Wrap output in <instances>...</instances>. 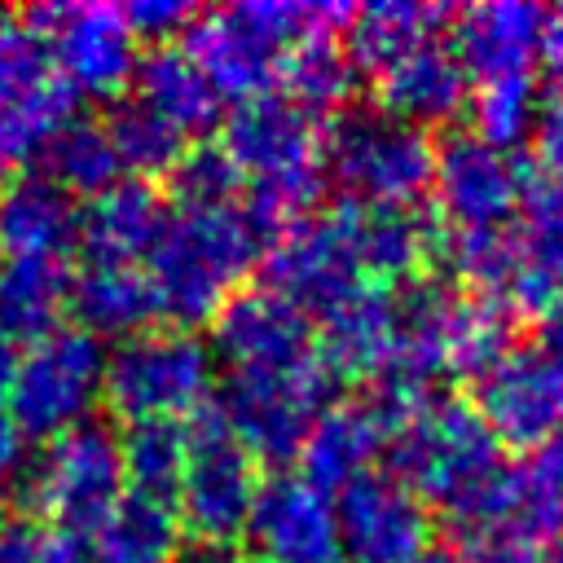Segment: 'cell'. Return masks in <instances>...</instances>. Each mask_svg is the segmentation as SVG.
<instances>
[{"label": "cell", "instance_id": "cell-1", "mask_svg": "<svg viewBox=\"0 0 563 563\" xmlns=\"http://www.w3.org/2000/svg\"><path fill=\"white\" fill-rule=\"evenodd\" d=\"M268 242V224L238 202L172 211L163 238L145 260L158 312L180 325L211 321L224 308V299L242 290V277L255 268Z\"/></svg>", "mask_w": 563, "mask_h": 563}, {"label": "cell", "instance_id": "cell-2", "mask_svg": "<svg viewBox=\"0 0 563 563\" xmlns=\"http://www.w3.org/2000/svg\"><path fill=\"white\" fill-rule=\"evenodd\" d=\"M220 150L251 185V211L277 238L321 189V128L286 92H260L238 101L224 119Z\"/></svg>", "mask_w": 563, "mask_h": 563}, {"label": "cell", "instance_id": "cell-3", "mask_svg": "<svg viewBox=\"0 0 563 563\" xmlns=\"http://www.w3.org/2000/svg\"><path fill=\"white\" fill-rule=\"evenodd\" d=\"M347 4H295V0H246L207 9L185 31V53L198 62L220 97L246 101L268 88L290 44L312 31L347 26Z\"/></svg>", "mask_w": 563, "mask_h": 563}, {"label": "cell", "instance_id": "cell-4", "mask_svg": "<svg viewBox=\"0 0 563 563\" xmlns=\"http://www.w3.org/2000/svg\"><path fill=\"white\" fill-rule=\"evenodd\" d=\"M435 145L383 106H347L321 132V167L352 202H418Z\"/></svg>", "mask_w": 563, "mask_h": 563}, {"label": "cell", "instance_id": "cell-5", "mask_svg": "<svg viewBox=\"0 0 563 563\" xmlns=\"http://www.w3.org/2000/svg\"><path fill=\"white\" fill-rule=\"evenodd\" d=\"M260 493L255 457L233 435L216 405H202L185 422V475L176 493V519L198 545L229 550L251 519Z\"/></svg>", "mask_w": 563, "mask_h": 563}, {"label": "cell", "instance_id": "cell-6", "mask_svg": "<svg viewBox=\"0 0 563 563\" xmlns=\"http://www.w3.org/2000/svg\"><path fill=\"white\" fill-rule=\"evenodd\" d=\"M22 497L48 519V528L92 537V528L123 497L119 431L84 418L79 427L53 435L22 471Z\"/></svg>", "mask_w": 563, "mask_h": 563}, {"label": "cell", "instance_id": "cell-7", "mask_svg": "<svg viewBox=\"0 0 563 563\" xmlns=\"http://www.w3.org/2000/svg\"><path fill=\"white\" fill-rule=\"evenodd\" d=\"M330 369L317 356H308L282 369H233L216 409L255 462L282 466L299 457L308 431L330 409Z\"/></svg>", "mask_w": 563, "mask_h": 563}, {"label": "cell", "instance_id": "cell-8", "mask_svg": "<svg viewBox=\"0 0 563 563\" xmlns=\"http://www.w3.org/2000/svg\"><path fill=\"white\" fill-rule=\"evenodd\" d=\"M110 409L123 422L141 418H185L207 405L211 391V347L189 330H145L123 339L106 356L101 383Z\"/></svg>", "mask_w": 563, "mask_h": 563}, {"label": "cell", "instance_id": "cell-9", "mask_svg": "<svg viewBox=\"0 0 563 563\" xmlns=\"http://www.w3.org/2000/svg\"><path fill=\"white\" fill-rule=\"evenodd\" d=\"M106 383V352L79 325H57L53 334L26 343L18 356V374L9 387V418L31 440H53L79 427L101 396Z\"/></svg>", "mask_w": 563, "mask_h": 563}, {"label": "cell", "instance_id": "cell-10", "mask_svg": "<svg viewBox=\"0 0 563 563\" xmlns=\"http://www.w3.org/2000/svg\"><path fill=\"white\" fill-rule=\"evenodd\" d=\"M75 114V92L57 75L48 40L26 13L0 9V150L9 163L35 150Z\"/></svg>", "mask_w": 563, "mask_h": 563}, {"label": "cell", "instance_id": "cell-11", "mask_svg": "<svg viewBox=\"0 0 563 563\" xmlns=\"http://www.w3.org/2000/svg\"><path fill=\"white\" fill-rule=\"evenodd\" d=\"M361 260L347 233V216L339 211H308L290 220L264 251V286L295 303L299 312H330L352 290H361Z\"/></svg>", "mask_w": 563, "mask_h": 563}, {"label": "cell", "instance_id": "cell-12", "mask_svg": "<svg viewBox=\"0 0 563 563\" xmlns=\"http://www.w3.org/2000/svg\"><path fill=\"white\" fill-rule=\"evenodd\" d=\"M48 40L57 75L70 92L119 97L136 70V35L114 4H44L26 13Z\"/></svg>", "mask_w": 563, "mask_h": 563}, {"label": "cell", "instance_id": "cell-13", "mask_svg": "<svg viewBox=\"0 0 563 563\" xmlns=\"http://www.w3.org/2000/svg\"><path fill=\"white\" fill-rule=\"evenodd\" d=\"M431 185L440 211L457 229H501L523 202V167L510 150L488 145L475 132H449L435 145Z\"/></svg>", "mask_w": 563, "mask_h": 563}, {"label": "cell", "instance_id": "cell-14", "mask_svg": "<svg viewBox=\"0 0 563 563\" xmlns=\"http://www.w3.org/2000/svg\"><path fill=\"white\" fill-rule=\"evenodd\" d=\"M339 545L347 563H413L427 554L431 519L422 497L396 475H361L334 501Z\"/></svg>", "mask_w": 563, "mask_h": 563}, {"label": "cell", "instance_id": "cell-15", "mask_svg": "<svg viewBox=\"0 0 563 563\" xmlns=\"http://www.w3.org/2000/svg\"><path fill=\"white\" fill-rule=\"evenodd\" d=\"M475 413L497 444L541 449L554 431H563V369L537 347H510L475 378Z\"/></svg>", "mask_w": 563, "mask_h": 563}, {"label": "cell", "instance_id": "cell-16", "mask_svg": "<svg viewBox=\"0 0 563 563\" xmlns=\"http://www.w3.org/2000/svg\"><path fill=\"white\" fill-rule=\"evenodd\" d=\"M246 537L264 563H343L334 501L303 475H273L260 484Z\"/></svg>", "mask_w": 563, "mask_h": 563}, {"label": "cell", "instance_id": "cell-17", "mask_svg": "<svg viewBox=\"0 0 563 563\" xmlns=\"http://www.w3.org/2000/svg\"><path fill=\"white\" fill-rule=\"evenodd\" d=\"M405 418H413V413H405L374 387L361 400L330 405L299 449L303 479H312L321 493H330V488L343 493L347 484L369 475V462L391 444V435L405 427Z\"/></svg>", "mask_w": 563, "mask_h": 563}, {"label": "cell", "instance_id": "cell-18", "mask_svg": "<svg viewBox=\"0 0 563 563\" xmlns=\"http://www.w3.org/2000/svg\"><path fill=\"white\" fill-rule=\"evenodd\" d=\"M211 339L233 369H282L317 356L308 312H299L268 286L229 295L211 317Z\"/></svg>", "mask_w": 563, "mask_h": 563}, {"label": "cell", "instance_id": "cell-19", "mask_svg": "<svg viewBox=\"0 0 563 563\" xmlns=\"http://www.w3.org/2000/svg\"><path fill=\"white\" fill-rule=\"evenodd\" d=\"M400 308L396 290L365 282L352 290L343 303H334L321 317V343L317 361L330 369V378H369L378 383L383 374L396 369L400 361Z\"/></svg>", "mask_w": 563, "mask_h": 563}, {"label": "cell", "instance_id": "cell-20", "mask_svg": "<svg viewBox=\"0 0 563 563\" xmlns=\"http://www.w3.org/2000/svg\"><path fill=\"white\" fill-rule=\"evenodd\" d=\"M167 216L172 211L150 180L119 176L79 211L75 246L84 251V264H141L163 238Z\"/></svg>", "mask_w": 563, "mask_h": 563}, {"label": "cell", "instance_id": "cell-21", "mask_svg": "<svg viewBox=\"0 0 563 563\" xmlns=\"http://www.w3.org/2000/svg\"><path fill=\"white\" fill-rule=\"evenodd\" d=\"M541 22L545 9L528 0H493L471 4L457 13L453 26V53L475 84L506 79V75H532V57L541 53Z\"/></svg>", "mask_w": 563, "mask_h": 563}, {"label": "cell", "instance_id": "cell-22", "mask_svg": "<svg viewBox=\"0 0 563 563\" xmlns=\"http://www.w3.org/2000/svg\"><path fill=\"white\" fill-rule=\"evenodd\" d=\"M343 216L361 273L383 282H409L444 242L440 224L418 202H347Z\"/></svg>", "mask_w": 563, "mask_h": 563}, {"label": "cell", "instance_id": "cell-23", "mask_svg": "<svg viewBox=\"0 0 563 563\" xmlns=\"http://www.w3.org/2000/svg\"><path fill=\"white\" fill-rule=\"evenodd\" d=\"M79 238V207L40 172L0 189V255L4 260H66Z\"/></svg>", "mask_w": 563, "mask_h": 563}, {"label": "cell", "instance_id": "cell-24", "mask_svg": "<svg viewBox=\"0 0 563 563\" xmlns=\"http://www.w3.org/2000/svg\"><path fill=\"white\" fill-rule=\"evenodd\" d=\"M471 97V75L462 70L457 53L444 48L440 40L405 53L387 70H378V101L387 114L427 128V123H449Z\"/></svg>", "mask_w": 563, "mask_h": 563}, {"label": "cell", "instance_id": "cell-25", "mask_svg": "<svg viewBox=\"0 0 563 563\" xmlns=\"http://www.w3.org/2000/svg\"><path fill=\"white\" fill-rule=\"evenodd\" d=\"M66 308H75L79 330H88L92 339L114 334L119 343L145 334V325L163 317L145 264H84L79 273H70Z\"/></svg>", "mask_w": 563, "mask_h": 563}, {"label": "cell", "instance_id": "cell-26", "mask_svg": "<svg viewBox=\"0 0 563 563\" xmlns=\"http://www.w3.org/2000/svg\"><path fill=\"white\" fill-rule=\"evenodd\" d=\"M132 97L163 114L180 136L207 132L220 119V92L207 84L198 62L176 44H158L145 57H136Z\"/></svg>", "mask_w": 563, "mask_h": 563}, {"label": "cell", "instance_id": "cell-27", "mask_svg": "<svg viewBox=\"0 0 563 563\" xmlns=\"http://www.w3.org/2000/svg\"><path fill=\"white\" fill-rule=\"evenodd\" d=\"M180 519L176 506L128 493L92 528V563H180Z\"/></svg>", "mask_w": 563, "mask_h": 563}, {"label": "cell", "instance_id": "cell-28", "mask_svg": "<svg viewBox=\"0 0 563 563\" xmlns=\"http://www.w3.org/2000/svg\"><path fill=\"white\" fill-rule=\"evenodd\" d=\"M70 303L66 260H0V330L13 343H35L57 330Z\"/></svg>", "mask_w": 563, "mask_h": 563}, {"label": "cell", "instance_id": "cell-29", "mask_svg": "<svg viewBox=\"0 0 563 563\" xmlns=\"http://www.w3.org/2000/svg\"><path fill=\"white\" fill-rule=\"evenodd\" d=\"M440 22H444V9L440 4H422V0H374V4H361L347 18V57H352V66H365V70L378 75L391 62H400L405 53L431 44Z\"/></svg>", "mask_w": 563, "mask_h": 563}, {"label": "cell", "instance_id": "cell-30", "mask_svg": "<svg viewBox=\"0 0 563 563\" xmlns=\"http://www.w3.org/2000/svg\"><path fill=\"white\" fill-rule=\"evenodd\" d=\"M35 163H40V176L53 180L62 194H84V198H97L101 189H110L119 180V158H114V145L106 136V123L101 119H79L70 114L40 150H35Z\"/></svg>", "mask_w": 563, "mask_h": 563}, {"label": "cell", "instance_id": "cell-31", "mask_svg": "<svg viewBox=\"0 0 563 563\" xmlns=\"http://www.w3.org/2000/svg\"><path fill=\"white\" fill-rule=\"evenodd\" d=\"M119 457H123L128 493L176 506L180 475H185V422H176V418L128 422L119 431Z\"/></svg>", "mask_w": 563, "mask_h": 563}, {"label": "cell", "instance_id": "cell-32", "mask_svg": "<svg viewBox=\"0 0 563 563\" xmlns=\"http://www.w3.org/2000/svg\"><path fill=\"white\" fill-rule=\"evenodd\" d=\"M277 75L286 79V97L295 106H303L312 119L325 110H339V106L347 110V97L356 84V66L330 31H312L299 44H290Z\"/></svg>", "mask_w": 563, "mask_h": 563}, {"label": "cell", "instance_id": "cell-33", "mask_svg": "<svg viewBox=\"0 0 563 563\" xmlns=\"http://www.w3.org/2000/svg\"><path fill=\"white\" fill-rule=\"evenodd\" d=\"M101 123H106V136L114 145L119 167L136 172L141 180L158 176V172H172L185 154V136L136 97H114V106Z\"/></svg>", "mask_w": 563, "mask_h": 563}, {"label": "cell", "instance_id": "cell-34", "mask_svg": "<svg viewBox=\"0 0 563 563\" xmlns=\"http://www.w3.org/2000/svg\"><path fill=\"white\" fill-rule=\"evenodd\" d=\"M537 84L532 75H506L475 84V136H484L497 150L519 145L537 123Z\"/></svg>", "mask_w": 563, "mask_h": 563}, {"label": "cell", "instance_id": "cell-35", "mask_svg": "<svg viewBox=\"0 0 563 563\" xmlns=\"http://www.w3.org/2000/svg\"><path fill=\"white\" fill-rule=\"evenodd\" d=\"M523 260L563 286V185L532 180L523 189V224L515 229Z\"/></svg>", "mask_w": 563, "mask_h": 563}, {"label": "cell", "instance_id": "cell-36", "mask_svg": "<svg viewBox=\"0 0 563 563\" xmlns=\"http://www.w3.org/2000/svg\"><path fill=\"white\" fill-rule=\"evenodd\" d=\"M457 545H462L457 563H541L550 537L528 515H506L457 528Z\"/></svg>", "mask_w": 563, "mask_h": 563}, {"label": "cell", "instance_id": "cell-37", "mask_svg": "<svg viewBox=\"0 0 563 563\" xmlns=\"http://www.w3.org/2000/svg\"><path fill=\"white\" fill-rule=\"evenodd\" d=\"M180 207H229L238 202V167L220 145H185L180 163L167 172Z\"/></svg>", "mask_w": 563, "mask_h": 563}, {"label": "cell", "instance_id": "cell-38", "mask_svg": "<svg viewBox=\"0 0 563 563\" xmlns=\"http://www.w3.org/2000/svg\"><path fill=\"white\" fill-rule=\"evenodd\" d=\"M198 9L189 0H132L123 9V22L132 35H145L154 44H167L172 35H185L194 26Z\"/></svg>", "mask_w": 563, "mask_h": 563}, {"label": "cell", "instance_id": "cell-39", "mask_svg": "<svg viewBox=\"0 0 563 563\" xmlns=\"http://www.w3.org/2000/svg\"><path fill=\"white\" fill-rule=\"evenodd\" d=\"M532 136H537V163H541L545 180L563 185V88L537 110Z\"/></svg>", "mask_w": 563, "mask_h": 563}, {"label": "cell", "instance_id": "cell-40", "mask_svg": "<svg viewBox=\"0 0 563 563\" xmlns=\"http://www.w3.org/2000/svg\"><path fill=\"white\" fill-rule=\"evenodd\" d=\"M26 563H92V545L79 532L66 528H40Z\"/></svg>", "mask_w": 563, "mask_h": 563}, {"label": "cell", "instance_id": "cell-41", "mask_svg": "<svg viewBox=\"0 0 563 563\" xmlns=\"http://www.w3.org/2000/svg\"><path fill=\"white\" fill-rule=\"evenodd\" d=\"M31 466V435L9 418V409H0V479H13Z\"/></svg>", "mask_w": 563, "mask_h": 563}, {"label": "cell", "instance_id": "cell-42", "mask_svg": "<svg viewBox=\"0 0 563 563\" xmlns=\"http://www.w3.org/2000/svg\"><path fill=\"white\" fill-rule=\"evenodd\" d=\"M528 471H532V479L563 506V431H554V435L537 449V457L528 462Z\"/></svg>", "mask_w": 563, "mask_h": 563}, {"label": "cell", "instance_id": "cell-43", "mask_svg": "<svg viewBox=\"0 0 563 563\" xmlns=\"http://www.w3.org/2000/svg\"><path fill=\"white\" fill-rule=\"evenodd\" d=\"M537 352L563 369V295L537 312Z\"/></svg>", "mask_w": 563, "mask_h": 563}, {"label": "cell", "instance_id": "cell-44", "mask_svg": "<svg viewBox=\"0 0 563 563\" xmlns=\"http://www.w3.org/2000/svg\"><path fill=\"white\" fill-rule=\"evenodd\" d=\"M541 53L554 62V70H563V4L550 9L541 22Z\"/></svg>", "mask_w": 563, "mask_h": 563}, {"label": "cell", "instance_id": "cell-45", "mask_svg": "<svg viewBox=\"0 0 563 563\" xmlns=\"http://www.w3.org/2000/svg\"><path fill=\"white\" fill-rule=\"evenodd\" d=\"M18 356H22L18 343L0 330V409L9 405V387H13V374H18Z\"/></svg>", "mask_w": 563, "mask_h": 563}, {"label": "cell", "instance_id": "cell-46", "mask_svg": "<svg viewBox=\"0 0 563 563\" xmlns=\"http://www.w3.org/2000/svg\"><path fill=\"white\" fill-rule=\"evenodd\" d=\"M13 519V497H9V484L0 479V528Z\"/></svg>", "mask_w": 563, "mask_h": 563}, {"label": "cell", "instance_id": "cell-47", "mask_svg": "<svg viewBox=\"0 0 563 563\" xmlns=\"http://www.w3.org/2000/svg\"><path fill=\"white\" fill-rule=\"evenodd\" d=\"M541 563H563V537H554V541L545 545V554H541Z\"/></svg>", "mask_w": 563, "mask_h": 563}, {"label": "cell", "instance_id": "cell-48", "mask_svg": "<svg viewBox=\"0 0 563 563\" xmlns=\"http://www.w3.org/2000/svg\"><path fill=\"white\" fill-rule=\"evenodd\" d=\"M413 563H457L453 554H422V559H413Z\"/></svg>", "mask_w": 563, "mask_h": 563}]
</instances>
